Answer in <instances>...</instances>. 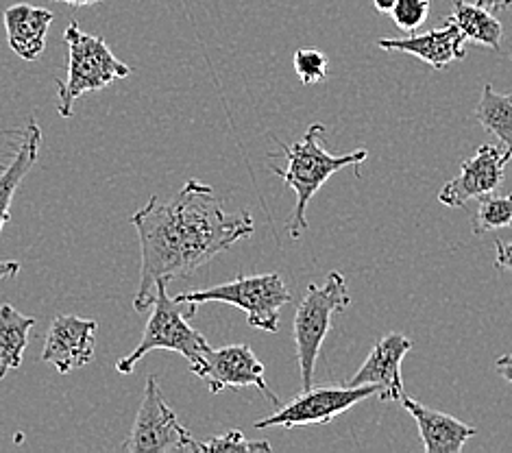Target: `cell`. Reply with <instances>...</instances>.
Here are the masks:
<instances>
[{
	"mask_svg": "<svg viewBox=\"0 0 512 453\" xmlns=\"http://www.w3.org/2000/svg\"><path fill=\"white\" fill-rule=\"evenodd\" d=\"M397 0H373V7L380 11V14H390L393 11Z\"/></svg>",
	"mask_w": 512,
	"mask_h": 453,
	"instance_id": "28",
	"label": "cell"
},
{
	"mask_svg": "<svg viewBox=\"0 0 512 453\" xmlns=\"http://www.w3.org/2000/svg\"><path fill=\"white\" fill-rule=\"evenodd\" d=\"M55 16L53 11L33 5H14L5 9L3 22L7 31V42L20 59L35 61L40 59L46 46V35L51 29Z\"/></svg>",
	"mask_w": 512,
	"mask_h": 453,
	"instance_id": "15",
	"label": "cell"
},
{
	"mask_svg": "<svg viewBox=\"0 0 512 453\" xmlns=\"http://www.w3.org/2000/svg\"><path fill=\"white\" fill-rule=\"evenodd\" d=\"M412 349V340L404 334L393 332L375 342L369 358L362 362L360 371L347 384L351 386H380V401H401L404 397V375L401 362Z\"/></svg>",
	"mask_w": 512,
	"mask_h": 453,
	"instance_id": "12",
	"label": "cell"
},
{
	"mask_svg": "<svg viewBox=\"0 0 512 453\" xmlns=\"http://www.w3.org/2000/svg\"><path fill=\"white\" fill-rule=\"evenodd\" d=\"M155 308L149 318V323L144 327V336L140 345L133 349L127 358H120L116 362L118 373L129 375L136 369L138 362L149 355L151 351L166 349L184 355L190 364V373H197L203 364V355L210 347V342L197 329L188 325V312H179L177 301L168 295V284L162 281L157 284V295H155Z\"/></svg>",
	"mask_w": 512,
	"mask_h": 453,
	"instance_id": "6",
	"label": "cell"
},
{
	"mask_svg": "<svg viewBox=\"0 0 512 453\" xmlns=\"http://www.w3.org/2000/svg\"><path fill=\"white\" fill-rule=\"evenodd\" d=\"M96 329L94 318H81L72 314L57 316L48 329L42 360L66 375L83 369L94 360L96 353Z\"/></svg>",
	"mask_w": 512,
	"mask_h": 453,
	"instance_id": "11",
	"label": "cell"
},
{
	"mask_svg": "<svg viewBox=\"0 0 512 453\" xmlns=\"http://www.w3.org/2000/svg\"><path fill=\"white\" fill-rule=\"evenodd\" d=\"M292 66H295L297 77L303 85L321 83L327 79L329 72V61L319 48H299L295 59H292Z\"/></svg>",
	"mask_w": 512,
	"mask_h": 453,
	"instance_id": "21",
	"label": "cell"
},
{
	"mask_svg": "<svg viewBox=\"0 0 512 453\" xmlns=\"http://www.w3.org/2000/svg\"><path fill=\"white\" fill-rule=\"evenodd\" d=\"M401 406L417 421L419 436L428 453H460L469 440L478 434L475 427L462 423L456 416L423 406V403L408 397L406 393L401 397Z\"/></svg>",
	"mask_w": 512,
	"mask_h": 453,
	"instance_id": "14",
	"label": "cell"
},
{
	"mask_svg": "<svg viewBox=\"0 0 512 453\" xmlns=\"http://www.w3.org/2000/svg\"><path fill=\"white\" fill-rule=\"evenodd\" d=\"M33 325V316L18 312L9 303L0 305V379L22 364Z\"/></svg>",
	"mask_w": 512,
	"mask_h": 453,
	"instance_id": "17",
	"label": "cell"
},
{
	"mask_svg": "<svg viewBox=\"0 0 512 453\" xmlns=\"http://www.w3.org/2000/svg\"><path fill=\"white\" fill-rule=\"evenodd\" d=\"M131 225L142 251L140 288L133 299L138 312L155 303L157 284L192 275L255 231L251 212H227L214 188L199 179H190L170 201L151 197L131 216Z\"/></svg>",
	"mask_w": 512,
	"mask_h": 453,
	"instance_id": "1",
	"label": "cell"
},
{
	"mask_svg": "<svg viewBox=\"0 0 512 453\" xmlns=\"http://www.w3.org/2000/svg\"><path fill=\"white\" fill-rule=\"evenodd\" d=\"M432 0H397L390 18L404 33H414L430 16Z\"/></svg>",
	"mask_w": 512,
	"mask_h": 453,
	"instance_id": "23",
	"label": "cell"
},
{
	"mask_svg": "<svg viewBox=\"0 0 512 453\" xmlns=\"http://www.w3.org/2000/svg\"><path fill=\"white\" fill-rule=\"evenodd\" d=\"M349 303L351 297L347 281L338 271L329 273L323 286L310 284L306 297L301 299L295 314V323H292V336H295L303 390L314 386L316 360H319L323 342L329 329H332L334 316L345 312Z\"/></svg>",
	"mask_w": 512,
	"mask_h": 453,
	"instance_id": "4",
	"label": "cell"
},
{
	"mask_svg": "<svg viewBox=\"0 0 512 453\" xmlns=\"http://www.w3.org/2000/svg\"><path fill=\"white\" fill-rule=\"evenodd\" d=\"M371 397H380V386H312L275 414L255 421L253 427L255 430H266V427L292 430V427L301 425H325Z\"/></svg>",
	"mask_w": 512,
	"mask_h": 453,
	"instance_id": "8",
	"label": "cell"
},
{
	"mask_svg": "<svg viewBox=\"0 0 512 453\" xmlns=\"http://www.w3.org/2000/svg\"><path fill=\"white\" fill-rule=\"evenodd\" d=\"M475 118L512 151V94H499L491 83H486L475 107Z\"/></svg>",
	"mask_w": 512,
	"mask_h": 453,
	"instance_id": "19",
	"label": "cell"
},
{
	"mask_svg": "<svg viewBox=\"0 0 512 453\" xmlns=\"http://www.w3.org/2000/svg\"><path fill=\"white\" fill-rule=\"evenodd\" d=\"M475 3L491 11H506L512 7V0H475Z\"/></svg>",
	"mask_w": 512,
	"mask_h": 453,
	"instance_id": "27",
	"label": "cell"
},
{
	"mask_svg": "<svg viewBox=\"0 0 512 453\" xmlns=\"http://www.w3.org/2000/svg\"><path fill=\"white\" fill-rule=\"evenodd\" d=\"M40 144L42 129L38 122L29 118L14 159H11V164L7 168H3V175H0V231H3V227L11 220V201H14V194L18 192L22 179L29 175V170L38 162Z\"/></svg>",
	"mask_w": 512,
	"mask_h": 453,
	"instance_id": "16",
	"label": "cell"
},
{
	"mask_svg": "<svg viewBox=\"0 0 512 453\" xmlns=\"http://www.w3.org/2000/svg\"><path fill=\"white\" fill-rule=\"evenodd\" d=\"M495 371L502 375L506 382H510L512 384V353H506V355H502V358H499L497 362H495Z\"/></svg>",
	"mask_w": 512,
	"mask_h": 453,
	"instance_id": "25",
	"label": "cell"
},
{
	"mask_svg": "<svg viewBox=\"0 0 512 453\" xmlns=\"http://www.w3.org/2000/svg\"><path fill=\"white\" fill-rule=\"evenodd\" d=\"M510 159V149L482 144L473 157L462 162L460 173L441 188L438 201L447 207H465L471 199H480L484 194L495 192L504 183V170Z\"/></svg>",
	"mask_w": 512,
	"mask_h": 453,
	"instance_id": "10",
	"label": "cell"
},
{
	"mask_svg": "<svg viewBox=\"0 0 512 453\" xmlns=\"http://www.w3.org/2000/svg\"><path fill=\"white\" fill-rule=\"evenodd\" d=\"M325 131L327 129L323 122H314V125H310L308 131L303 133V138L297 140L295 144L288 146L277 140L279 149H282L286 155L288 166L286 168L271 166V168L273 173L297 194L295 212H292V218L286 225L292 240H299L303 231L308 229V218H306L308 203L314 199V194L325 186V181L349 166L356 168V177H360V164L369 157V153L364 149L345 153V155L329 153L323 146Z\"/></svg>",
	"mask_w": 512,
	"mask_h": 453,
	"instance_id": "2",
	"label": "cell"
},
{
	"mask_svg": "<svg viewBox=\"0 0 512 453\" xmlns=\"http://www.w3.org/2000/svg\"><path fill=\"white\" fill-rule=\"evenodd\" d=\"M59 3H66V5H72V7H85V5L101 3V0H59Z\"/></svg>",
	"mask_w": 512,
	"mask_h": 453,
	"instance_id": "29",
	"label": "cell"
},
{
	"mask_svg": "<svg viewBox=\"0 0 512 453\" xmlns=\"http://www.w3.org/2000/svg\"><path fill=\"white\" fill-rule=\"evenodd\" d=\"M495 268L512 273V242L495 240Z\"/></svg>",
	"mask_w": 512,
	"mask_h": 453,
	"instance_id": "24",
	"label": "cell"
},
{
	"mask_svg": "<svg viewBox=\"0 0 512 453\" xmlns=\"http://www.w3.org/2000/svg\"><path fill=\"white\" fill-rule=\"evenodd\" d=\"M177 303H229L247 314V323L260 332L275 334L279 329V310L292 301L288 286L282 275H238L234 281L218 284L212 288H201L192 292H181L173 297Z\"/></svg>",
	"mask_w": 512,
	"mask_h": 453,
	"instance_id": "5",
	"label": "cell"
},
{
	"mask_svg": "<svg viewBox=\"0 0 512 453\" xmlns=\"http://www.w3.org/2000/svg\"><path fill=\"white\" fill-rule=\"evenodd\" d=\"M271 443L266 440H247L245 434L238 430H231L223 436H212L205 443H199V453H212V451H245V453H268Z\"/></svg>",
	"mask_w": 512,
	"mask_h": 453,
	"instance_id": "22",
	"label": "cell"
},
{
	"mask_svg": "<svg viewBox=\"0 0 512 453\" xmlns=\"http://www.w3.org/2000/svg\"><path fill=\"white\" fill-rule=\"evenodd\" d=\"M194 375L203 379L214 395L225 388H258L273 406L279 408V397L266 384L264 364L249 345L207 349L201 369Z\"/></svg>",
	"mask_w": 512,
	"mask_h": 453,
	"instance_id": "9",
	"label": "cell"
},
{
	"mask_svg": "<svg viewBox=\"0 0 512 453\" xmlns=\"http://www.w3.org/2000/svg\"><path fill=\"white\" fill-rule=\"evenodd\" d=\"M495 229H512V194L495 197L491 192L480 197L478 210L473 214V234L482 236Z\"/></svg>",
	"mask_w": 512,
	"mask_h": 453,
	"instance_id": "20",
	"label": "cell"
},
{
	"mask_svg": "<svg viewBox=\"0 0 512 453\" xmlns=\"http://www.w3.org/2000/svg\"><path fill=\"white\" fill-rule=\"evenodd\" d=\"M467 35L460 31L454 20H447L443 27L432 29L421 35H408V38H384L377 42L382 51L406 53L417 57L434 70H443L454 61L467 57Z\"/></svg>",
	"mask_w": 512,
	"mask_h": 453,
	"instance_id": "13",
	"label": "cell"
},
{
	"mask_svg": "<svg viewBox=\"0 0 512 453\" xmlns=\"http://www.w3.org/2000/svg\"><path fill=\"white\" fill-rule=\"evenodd\" d=\"M123 449L129 453H199V443L179 423L155 375L146 377L142 406Z\"/></svg>",
	"mask_w": 512,
	"mask_h": 453,
	"instance_id": "7",
	"label": "cell"
},
{
	"mask_svg": "<svg viewBox=\"0 0 512 453\" xmlns=\"http://www.w3.org/2000/svg\"><path fill=\"white\" fill-rule=\"evenodd\" d=\"M451 20H454L460 31L467 35L469 42L482 44L491 51L502 48L504 27L495 18L491 9H486L478 3H467V0H454L451 3Z\"/></svg>",
	"mask_w": 512,
	"mask_h": 453,
	"instance_id": "18",
	"label": "cell"
},
{
	"mask_svg": "<svg viewBox=\"0 0 512 453\" xmlns=\"http://www.w3.org/2000/svg\"><path fill=\"white\" fill-rule=\"evenodd\" d=\"M20 273V262L0 260V279H11Z\"/></svg>",
	"mask_w": 512,
	"mask_h": 453,
	"instance_id": "26",
	"label": "cell"
},
{
	"mask_svg": "<svg viewBox=\"0 0 512 453\" xmlns=\"http://www.w3.org/2000/svg\"><path fill=\"white\" fill-rule=\"evenodd\" d=\"M0 168H3V166H0Z\"/></svg>",
	"mask_w": 512,
	"mask_h": 453,
	"instance_id": "30",
	"label": "cell"
},
{
	"mask_svg": "<svg viewBox=\"0 0 512 453\" xmlns=\"http://www.w3.org/2000/svg\"><path fill=\"white\" fill-rule=\"evenodd\" d=\"M64 40L68 46V75L66 81H57V112L62 118H70L72 105L79 96L103 90L118 79H127L131 66L120 61L99 35L81 31L77 22L68 24Z\"/></svg>",
	"mask_w": 512,
	"mask_h": 453,
	"instance_id": "3",
	"label": "cell"
}]
</instances>
